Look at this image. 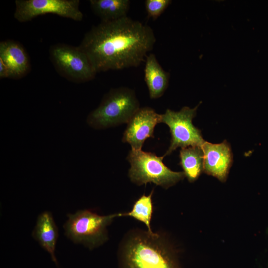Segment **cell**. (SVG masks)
Listing matches in <instances>:
<instances>
[{
  "label": "cell",
  "instance_id": "2",
  "mask_svg": "<svg viewBox=\"0 0 268 268\" xmlns=\"http://www.w3.org/2000/svg\"><path fill=\"white\" fill-rule=\"evenodd\" d=\"M120 246L123 268H178L161 234L135 230L127 235Z\"/></svg>",
  "mask_w": 268,
  "mask_h": 268
},
{
  "label": "cell",
  "instance_id": "14",
  "mask_svg": "<svg viewBox=\"0 0 268 268\" xmlns=\"http://www.w3.org/2000/svg\"><path fill=\"white\" fill-rule=\"evenodd\" d=\"M90 7L101 21L115 20L127 16L129 0H90Z\"/></svg>",
  "mask_w": 268,
  "mask_h": 268
},
{
  "label": "cell",
  "instance_id": "7",
  "mask_svg": "<svg viewBox=\"0 0 268 268\" xmlns=\"http://www.w3.org/2000/svg\"><path fill=\"white\" fill-rule=\"evenodd\" d=\"M198 106L199 105L194 108L185 106L178 112L167 109L164 114H161V123L168 126L171 135L169 147L162 156L163 158L178 147H201L205 141L201 131L192 123Z\"/></svg>",
  "mask_w": 268,
  "mask_h": 268
},
{
  "label": "cell",
  "instance_id": "15",
  "mask_svg": "<svg viewBox=\"0 0 268 268\" xmlns=\"http://www.w3.org/2000/svg\"><path fill=\"white\" fill-rule=\"evenodd\" d=\"M180 164L190 182L196 181L203 172V153L198 146L182 148L180 151Z\"/></svg>",
  "mask_w": 268,
  "mask_h": 268
},
{
  "label": "cell",
  "instance_id": "16",
  "mask_svg": "<svg viewBox=\"0 0 268 268\" xmlns=\"http://www.w3.org/2000/svg\"><path fill=\"white\" fill-rule=\"evenodd\" d=\"M152 190L149 195H143L134 203L132 210L126 213H119V217L129 216L143 223L147 228V231L151 234L154 232L150 226V222L153 212L152 196Z\"/></svg>",
  "mask_w": 268,
  "mask_h": 268
},
{
  "label": "cell",
  "instance_id": "3",
  "mask_svg": "<svg viewBox=\"0 0 268 268\" xmlns=\"http://www.w3.org/2000/svg\"><path fill=\"white\" fill-rule=\"evenodd\" d=\"M140 108L134 90L126 87L111 89L104 95L99 106L87 118L88 125L104 129L127 123Z\"/></svg>",
  "mask_w": 268,
  "mask_h": 268
},
{
  "label": "cell",
  "instance_id": "12",
  "mask_svg": "<svg viewBox=\"0 0 268 268\" xmlns=\"http://www.w3.org/2000/svg\"><path fill=\"white\" fill-rule=\"evenodd\" d=\"M32 235L50 254L53 261L57 265L55 251L58 238V230L50 211H45L39 215Z\"/></svg>",
  "mask_w": 268,
  "mask_h": 268
},
{
  "label": "cell",
  "instance_id": "5",
  "mask_svg": "<svg viewBox=\"0 0 268 268\" xmlns=\"http://www.w3.org/2000/svg\"><path fill=\"white\" fill-rule=\"evenodd\" d=\"M163 158L154 153L132 149L127 158L131 164L128 174L131 181L138 186L153 183L167 189L185 177L184 172L168 168Z\"/></svg>",
  "mask_w": 268,
  "mask_h": 268
},
{
  "label": "cell",
  "instance_id": "11",
  "mask_svg": "<svg viewBox=\"0 0 268 268\" xmlns=\"http://www.w3.org/2000/svg\"><path fill=\"white\" fill-rule=\"evenodd\" d=\"M0 60L8 67L9 78H21L30 70V61L26 52L20 43L14 40L0 42Z\"/></svg>",
  "mask_w": 268,
  "mask_h": 268
},
{
  "label": "cell",
  "instance_id": "10",
  "mask_svg": "<svg viewBox=\"0 0 268 268\" xmlns=\"http://www.w3.org/2000/svg\"><path fill=\"white\" fill-rule=\"evenodd\" d=\"M201 147L203 153V172L225 182L233 162L229 143L226 140L220 143L205 141Z\"/></svg>",
  "mask_w": 268,
  "mask_h": 268
},
{
  "label": "cell",
  "instance_id": "6",
  "mask_svg": "<svg viewBox=\"0 0 268 268\" xmlns=\"http://www.w3.org/2000/svg\"><path fill=\"white\" fill-rule=\"evenodd\" d=\"M49 57L57 72L72 82L89 81L97 73L86 54L79 46L64 43L54 44L49 49Z\"/></svg>",
  "mask_w": 268,
  "mask_h": 268
},
{
  "label": "cell",
  "instance_id": "9",
  "mask_svg": "<svg viewBox=\"0 0 268 268\" xmlns=\"http://www.w3.org/2000/svg\"><path fill=\"white\" fill-rule=\"evenodd\" d=\"M161 123V115L148 107L140 108L127 123L122 141L131 146L132 149L141 150L145 140L153 138L156 125Z\"/></svg>",
  "mask_w": 268,
  "mask_h": 268
},
{
  "label": "cell",
  "instance_id": "1",
  "mask_svg": "<svg viewBox=\"0 0 268 268\" xmlns=\"http://www.w3.org/2000/svg\"><path fill=\"white\" fill-rule=\"evenodd\" d=\"M155 42L149 26L126 16L101 21L85 34L78 46L98 73L138 67Z\"/></svg>",
  "mask_w": 268,
  "mask_h": 268
},
{
  "label": "cell",
  "instance_id": "13",
  "mask_svg": "<svg viewBox=\"0 0 268 268\" xmlns=\"http://www.w3.org/2000/svg\"><path fill=\"white\" fill-rule=\"evenodd\" d=\"M144 67V80L151 99L161 97L167 89L170 74L158 62L155 55L150 53L146 57Z\"/></svg>",
  "mask_w": 268,
  "mask_h": 268
},
{
  "label": "cell",
  "instance_id": "4",
  "mask_svg": "<svg viewBox=\"0 0 268 268\" xmlns=\"http://www.w3.org/2000/svg\"><path fill=\"white\" fill-rule=\"evenodd\" d=\"M64 225L65 234L75 243L82 244L90 250L102 245L108 239L107 227L119 213L100 215L90 210H79L67 215Z\"/></svg>",
  "mask_w": 268,
  "mask_h": 268
},
{
  "label": "cell",
  "instance_id": "8",
  "mask_svg": "<svg viewBox=\"0 0 268 268\" xmlns=\"http://www.w3.org/2000/svg\"><path fill=\"white\" fill-rule=\"evenodd\" d=\"M79 0H16L14 17L20 22H26L47 13L81 21L83 15Z\"/></svg>",
  "mask_w": 268,
  "mask_h": 268
},
{
  "label": "cell",
  "instance_id": "18",
  "mask_svg": "<svg viewBox=\"0 0 268 268\" xmlns=\"http://www.w3.org/2000/svg\"><path fill=\"white\" fill-rule=\"evenodd\" d=\"M0 78H9V71L5 64L0 60Z\"/></svg>",
  "mask_w": 268,
  "mask_h": 268
},
{
  "label": "cell",
  "instance_id": "17",
  "mask_svg": "<svg viewBox=\"0 0 268 268\" xmlns=\"http://www.w3.org/2000/svg\"><path fill=\"white\" fill-rule=\"evenodd\" d=\"M170 0H146L145 7L148 16L153 19L159 17L171 3Z\"/></svg>",
  "mask_w": 268,
  "mask_h": 268
}]
</instances>
